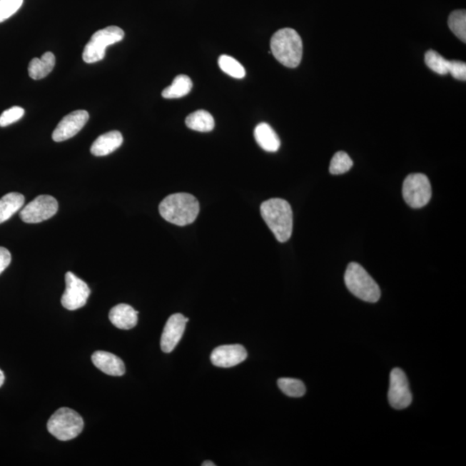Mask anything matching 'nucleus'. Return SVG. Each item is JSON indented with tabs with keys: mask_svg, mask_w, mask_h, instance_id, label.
<instances>
[{
	"mask_svg": "<svg viewBox=\"0 0 466 466\" xmlns=\"http://www.w3.org/2000/svg\"><path fill=\"white\" fill-rule=\"evenodd\" d=\"M11 262V255L5 247L0 246V275L6 270Z\"/></svg>",
	"mask_w": 466,
	"mask_h": 466,
	"instance_id": "c756f323",
	"label": "nucleus"
},
{
	"mask_svg": "<svg viewBox=\"0 0 466 466\" xmlns=\"http://www.w3.org/2000/svg\"><path fill=\"white\" fill-rule=\"evenodd\" d=\"M214 125L213 117L205 110L196 111L186 118V126L200 133H209L213 130Z\"/></svg>",
	"mask_w": 466,
	"mask_h": 466,
	"instance_id": "aec40b11",
	"label": "nucleus"
},
{
	"mask_svg": "<svg viewBox=\"0 0 466 466\" xmlns=\"http://www.w3.org/2000/svg\"><path fill=\"white\" fill-rule=\"evenodd\" d=\"M388 399L390 406L398 410L410 407L413 400L406 374L401 369L391 370Z\"/></svg>",
	"mask_w": 466,
	"mask_h": 466,
	"instance_id": "9d476101",
	"label": "nucleus"
},
{
	"mask_svg": "<svg viewBox=\"0 0 466 466\" xmlns=\"http://www.w3.org/2000/svg\"><path fill=\"white\" fill-rule=\"evenodd\" d=\"M24 0H0V23L11 18L23 5Z\"/></svg>",
	"mask_w": 466,
	"mask_h": 466,
	"instance_id": "bb28decb",
	"label": "nucleus"
},
{
	"mask_svg": "<svg viewBox=\"0 0 466 466\" xmlns=\"http://www.w3.org/2000/svg\"><path fill=\"white\" fill-rule=\"evenodd\" d=\"M402 196L410 207L422 208L430 201L432 188L427 176L423 174H412L406 177L403 183Z\"/></svg>",
	"mask_w": 466,
	"mask_h": 466,
	"instance_id": "0eeeda50",
	"label": "nucleus"
},
{
	"mask_svg": "<svg viewBox=\"0 0 466 466\" xmlns=\"http://www.w3.org/2000/svg\"><path fill=\"white\" fill-rule=\"evenodd\" d=\"M425 63L432 71L445 76L448 74L449 61L445 59L438 52L428 51L425 55Z\"/></svg>",
	"mask_w": 466,
	"mask_h": 466,
	"instance_id": "a878e982",
	"label": "nucleus"
},
{
	"mask_svg": "<svg viewBox=\"0 0 466 466\" xmlns=\"http://www.w3.org/2000/svg\"><path fill=\"white\" fill-rule=\"evenodd\" d=\"M24 196L19 193H9L0 199V224L10 220L24 205Z\"/></svg>",
	"mask_w": 466,
	"mask_h": 466,
	"instance_id": "6ab92c4d",
	"label": "nucleus"
},
{
	"mask_svg": "<svg viewBox=\"0 0 466 466\" xmlns=\"http://www.w3.org/2000/svg\"><path fill=\"white\" fill-rule=\"evenodd\" d=\"M56 65V56L51 52L44 53L41 59H32L29 64V76L33 80H41L49 76Z\"/></svg>",
	"mask_w": 466,
	"mask_h": 466,
	"instance_id": "a211bd4d",
	"label": "nucleus"
},
{
	"mask_svg": "<svg viewBox=\"0 0 466 466\" xmlns=\"http://www.w3.org/2000/svg\"><path fill=\"white\" fill-rule=\"evenodd\" d=\"M278 385L283 392L290 397H302L306 393V387L299 379L283 378L278 379Z\"/></svg>",
	"mask_w": 466,
	"mask_h": 466,
	"instance_id": "4be33fe9",
	"label": "nucleus"
},
{
	"mask_svg": "<svg viewBox=\"0 0 466 466\" xmlns=\"http://www.w3.org/2000/svg\"><path fill=\"white\" fill-rule=\"evenodd\" d=\"M188 321L189 319L181 313H175L168 318L161 338V349L163 353H170L174 350L183 338Z\"/></svg>",
	"mask_w": 466,
	"mask_h": 466,
	"instance_id": "f8f14e48",
	"label": "nucleus"
},
{
	"mask_svg": "<svg viewBox=\"0 0 466 466\" xmlns=\"http://www.w3.org/2000/svg\"><path fill=\"white\" fill-rule=\"evenodd\" d=\"M448 26L453 34L462 42H466V12L465 10L452 11L448 19Z\"/></svg>",
	"mask_w": 466,
	"mask_h": 466,
	"instance_id": "5701e85b",
	"label": "nucleus"
},
{
	"mask_svg": "<svg viewBox=\"0 0 466 466\" xmlns=\"http://www.w3.org/2000/svg\"><path fill=\"white\" fill-rule=\"evenodd\" d=\"M271 53L285 67H298L303 59V40L297 31L290 28L276 31L270 41Z\"/></svg>",
	"mask_w": 466,
	"mask_h": 466,
	"instance_id": "7ed1b4c3",
	"label": "nucleus"
},
{
	"mask_svg": "<svg viewBox=\"0 0 466 466\" xmlns=\"http://www.w3.org/2000/svg\"><path fill=\"white\" fill-rule=\"evenodd\" d=\"M261 216L279 242H287L293 232V212L285 200L274 198L262 203Z\"/></svg>",
	"mask_w": 466,
	"mask_h": 466,
	"instance_id": "f03ea898",
	"label": "nucleus"
},
{
	"mask_svg": "<svg viewBox=\"0 0 466 466\" xmlns=\"http://www.w3.org/2000/svg\"><path fill=\"white\" fill-rule=\"evenodd\" d=\"M59 211V202L51 196H39L26 206L19 213L24 222L29 224L43 222L52 218Z\"/></svg>",
	"mask_w": 466,
	"mask_h": 466,
	"instance_id": "1a4fd4ad",
	"label": "nucleus"
},
{
	"mask_svg": "<svg viewBox=\"0 0 466 466\" xmlns=\"http://www.w3.org/2000/svg\"><path fill=\"white\" fill-rule=\"evenodd\" d=\"M89 119V114L85 110L74 111L61 119L52 134L54 141L64 142L79 133Z\"/></svg>",
	"mask_w": 466,
	"mask_h": 466,
	"instance_id": "9b49d317",
	"label": "nucleus"
},
{
	"mask_svg": "<svg viewBox=\"0 0 466 466\" xmlns=\"http://www.w3.org/2000/svg\"><path fill=\"white\" fill-rule=\"evenodd\" d=\"M448 73L452 74L453 78L457 80H466V64L465 61H449Z\"/></svg>",
	"mask_w": 466,
	"mask_h": 466,
	"instance_id": "c85d7f7f",
	"label": "nucleus"
},
{
	"mask_svg": "<svg viewBox=\"0 0 466 466\" xmlns=\"http://www.w3.org/2000/svg\"><path fill=\"white\" fill-rule=\"evenodd\" d=\"M353 166V160L344 151L337 152L330 163L329 171L332 175H342L348 172Z\"/></svg>",
	"mask_w": 466,
	"mask_h": 466,
	"instance_id": "393cba45",
	"label": "nucleus"
},
{
	"mask_svg": "<svg viewBox=\"0 0 466 466\" xmlns=\"http://www.w3.org/2000/svg\"><path fill=\"white\" fill-rule=\"evenodd\" d=\"M345 283L349 291L365 302L378 303L381 297L380 288L368 272L357 263H350L345 274Z\"/></svg>",
	"mask_w": 466,
	"mask_h": 466,
	"instance_id": "20e7f679",
	"label": "nucleus"
},
{
	"mask_svg": "<svg viewBox=\"0 0 466 466\" xmlns=\"http://www.w3.org/2000/svg\"><path fill=\"white\" fill-rule=\"evenodd\" d=\"M93 365L109 376L121 377L126 373V366L121 358L113 353L97 350L92 355Z\"/></svg>",
	"mask_w": 466,
	"mask_h": 466,
	"instance_id": "4468645a",
	"label": "nucleus"
},
{
	"mask_svg": "<svg viewBox=\"0 0 466 466\" xmlns=\"http://www.w3.org/2000/svg\"><path fill=\"white\" fill-rule=\"evenodd\" d=\"M125 32L118 26H108L98 31L86 44L82 59L86 64H96L104 59L106 49L123 40Z\"/></svg>",
	"mask_w": 466,
	"mask_h": 466,
	"instance_id": "423d86ee",
	"label": "nucleus"
},
{
	"mask_svg": "<svg viewBox=\"0 0 466 466\" xmlns=\"http://www.w3.org/2000/svg\"><path fill=\"white\" fill-rule=\"evenodd\" d=\"M254 137L258 146L268 152H275L281 146V141L275 131L266 123H261L255 128Z\"/></svg>",
	"mask_w": 466,
	"mask_h": 466,
	"instance_id": "f3484780",
	"label": "nucleus"
},
{
	"mask_svg": "<svg viewBox=\"0 0 466 466\" xmlns=\"http://www.w3.org/2000/svg\"><path fill=\"white\" fill-rule=\"evenodd\" d=\"M5 383V375L1 370H0V387H1Z\"/></svg>",
	"mask_w": 466,
	"mask_h": 466,
	"instance_id": "7c9ffc66",
	"label": "nucleus"
},
{
	"mask_svg": "<svg viewBox=\"0 0 466 466\" xmlns=\"http://www.w3.org/2000/svg\"><path fill=\"white\" fill-rule=\"evenodd\" d=\"M193 88V82L185 74L175 78L174 81L171 86L163 91L162 96L165 98H179L188 96Z\"/></svg>",
	"mask_w": 466,
	"mask_h": 466,
	"instance_id": "412c9836",
	"label": "nucleus"
},
{
	"mask_svg": "<svg viewBox=\"0 0 466 466\" xmlns=\"http://www.w3.org/2000/svg\"><path fill=\"white\" fill-rule=\"evenodd\" d=\"M65 282L66 290L61 297V305L70 311L83 308L91 294L88 284L77 278L72 272L66 273Z\"/></svg>",
	"mask_w": 466,
	"mask_h": 466,
	"instance_id": "6e6552de",
	"label": "nucleus"
},
{
	"mask_svg": "<svg viewBox=\"0 0 466 466\" xmlns=\"http://www.w3.org/2000/svg\"><path fill=\"white\" fill-rule=\"evenodd\" d=\"M24 115V109L20 106H14L3 111L0 115V127H6L19 121Z\"/></svg>",
	"mask_w": 466,
	"mask_h": 466,
	"instance_id": "cd10ccee",
	"label": "nucleus"
},
{
	"mask_svg": "<svg viewBox=\"0 0 466 466\" xmlns=\"http://www.w3.org/2000/svg\"><path fill=\"white\" fill-rule=\"evenodd\" d=\"M48 431L57 440L68 441L76 438L84 428V422L77 412L61 407L54 413L47 424Z\"/></svg>",
	"mask_w": 466,
	"mask_h": 466,
	"instance_id": "39448f33",
	"label": "nucleus"
},
{
	"mask_svg": "<svg viewBox=\"0 0 466 466\" xmlns=\"http://www.w3.org/2000/svg\"><path fill=\"white\" fill-rule=\"evenodd\" d=\"M247 356L248 354L241 345H221L213 350L211 362L217 367L230 368L241 364L246 360Z\"/></svg>",
	"mask_w": 466,
	"mask_h": 466,
	"instance_id": "ddd939ff",
	"label": "nucleus"
},
{
	"mask_svg": "<svg viewBox=\"0 0 466 466\" xmlns=\"http://www.w3.org/2000/svg\"><path fill=\"white\" fill-rule=\"evenodd\" d=\"M202 466H216V465L213 463L212 461H205L203 464L201 465Z\"/></svg>",
	"mask_w": 466,
	"mask_h": 466,
	"instance_id": "2f4dec72",
	"label": "nucleus"
},
{
	"mask_svg": "<svg viewBox=\"0 0 466 466\" xmlns=\"http://www.w3.org/2000/svg\"><path fill=\"white\" fill-rule=\"evenodd\" d=\"M138 312L128 304H118L111 309L109 320L115 327L130 330L138 324Z\"/></svg>",
	"mask_w": 466,
	"mask_h": 466,
	"instance_id": "2eb2a0df",
	"label": "nucleus"
},
{
	"mask_svg": "<svg viewBox=\"0 0 466 466\" xmlns=\"http://www.w3.org/2000/svg\"><path fill=\"white\" fill-rule=\"evenodd\" d=\"M123 136L118 131L103 134L91 146V153L96 156H105L113 153L122 146Z\"/></svg>",
	"mask_w": 466,
	"mask_h": 466,
	"instance_id": "dca6fc26",
	"label": "nucleus"
},
{
	"mask_svg": "<svg viewBox=\"0 0 466 466\" xmlns=\"http://www.w3.org/2000/svg\"><path fill=\"white\" fill-rule=\"evenodd\" d=\"M199 212V201L187 193H173L165 198L159 205L161 216L171 224L179 226L192 224Z\"/></svg>",
	"mask_w": 466,
	"mask_h": 466,
	"instance_id": "f257e3e1",
	"label": "nucleus"
},
{
	"mask_svg": "<svg viewBox=\"0 0 466 466\" xmlns=\"http://www.w3.org/2000/svg\"><path fill=\"white\" fill-rule=\"evenodd\" d=\"M218 66L223 72L235 79H243L245 76V69L233 57L223 55L218 59Z\"/></svg>",
	"mask_w": 466,
	"mask_h": 466,
	"instance_id": "b1692460",
	"label": "nucleus"
}]
</instances>
